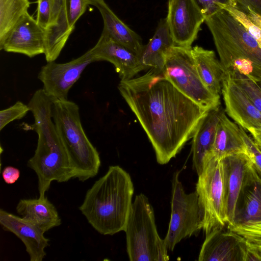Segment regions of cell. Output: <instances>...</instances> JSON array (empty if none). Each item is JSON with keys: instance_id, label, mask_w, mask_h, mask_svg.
<instances>
[{"instance_id": "d590c367", "label": "cell", "mask_w": 261, "mask_h": 261, "mask_svg": "<svg viewBox=\"0 0 261 261\" xmlns=\"http://www.w3.org/2000/svg\"><path fill=\"white\" fill-rule=\"evenodd\" d=\"M261 16V0H239Z\"/></svg>"}, {"instance_id": "cb8c5ba5", "label": "cell", "mask_w": 261, "mask_h": 261, "mask_svg": "<svg viewBox=\"0 0 261 261\" xmlns=\"http://www.w3.org/2000/svg\"><path fill=\"white\" fill-rule=\"evenodd\" d=\"M174 45L166 18L162 19L139 56L145 70L153 68L162 71L167 53Z\"/></svg>"}, {"instance_id": "7c38bea8", "label": "cell", "mask_w": 261, "mask_h": 261, "mask_svg": "<svg viewBox=\"0 0 261 261\" xmlns=\"http://www.w3.org/2000/svg\"><path fill=\"white\" fill-rule=\"evenodd\" d=\"M247 244L236 232L224 227L213 230L206 236L202 245L199 261H245Z\"/></svg>"}, {"instance_id": "7402d4cb", "label": "cell", "mask_w": 261, "mask_h": 261, "mask_svg": "<svg viewBox=\"0 0 261 261\" xmlns=\"http://www.w3.org/2000/svg\"><path fill=\"white\" fill-rule=\"evenodd\" d=\"M222 111L220 107L209 111L201 120L192 137L193 167L198 176L202 171L205 157L212 149Z\"/></svg>"}, {"instance_id": "ac0fdd59", "label": "cell", "mask_w": 261, "mask_h": 261, "mask_svg": "<svg viewBox=\"0 0 261 261\" xmlns=\"http://www.w3.org/2000/svg\"><path fill=\"white\" fill-rule=\"evenodd\" d=\"M88 4L100 12L103 22L102 32L139 57L144 47L140 36L119 18L104 0H88Z\"/></svg>"}, {"instance_id": "e575fe53", "label": "cell", "mask_w": 261, "mask_h": 261, "mask_svg": "<svg viewBox=\"0 0 261 261\" xmlns=\"http://www.w3.org/2000/svg\"><path fill=\"white\" fill-rule=\"evenodd\" d=\"M2 176L6 184H13L19 178L20 171L15 167L7 166L3 170Z\"/></svg>"}, {"instance_id": "83f0119b", "label": "cell", "mask_w": 261, "mask_h": 261, "mask_svg": "<svg viewBox=\"0 0 261 261\" xmlns=\"http://www.w3.org/2000/svg\"><path fill=\"white\" fill-rule=\"evenodd\" d=\"M227 227L243 237L249 246L261 251V220L228 225Z\"/></svg>"}, {"instance_id": "ba28073f", "label": "cell", "mask_w": 261, "mask_h": 261, "mask_svg": "<svg viewBox=\"0 0 261 261\" xmlns=\"http://www.w3.org/2000/svg\"><path fill=\"white\" fill-rule=\"evenodd\" d=\"M192 48V47H191ZM191 48L174 45L166 56L162 72L182 94L207 111L220 107V95L205 85L197 71Z\"/></svg>"}, {"instance_id": "484cf974", "label": "cell", "mask_w": 261, "mask_h": 261, "mask_svg": "<svg viewBox=\"0 0 261 261\" xmlns=\"http://www.w3.org/2000/svg\"><path fill=\"white\" fill-rule=\"evenodd\" d=\"M30 6L29 0H0V45Z\"/></svg>"}, {"instance_id": "9c48e42d", "label": "cell", "mask_w": 261, "mask_h": 261, "mask_svg": "<svg viewBox=\"0 0 261 261\" xmlns=\"http://www.w3.org/2000/svg\"><path fill=\"white\" fill-rule=\"evenodd\" d=\"M180 171L172 179L171 217L164 241L168 250L173 251L182 239L197 235L202 229L203 211L195 190L186 193L179 179Z\"/></svg>"}, {"instance_id": "f1b7e54d", "label": "cell", "mask_w": 261, "mask_h": 261, "mask_svg": "<svg viewBox=\"0 0 261 261\" xmlns=\"http://www.w3.org/2000/svg\"><path fill=\"white\" fill-rule=\"evenodd\" d=\"M230 76L240 86L255 108L261 112V88L257 83L240 75Z\"/></svg>"}, {"instance_id": "1f68e13d", "label": "cell", "mask_w": 261, "mask_h": 261, "mask_svg": "<svg viewBox=\"0 0 261 261\" xmlns=\"http://www.w3.org/2000/svg\"><path fill=\"white\" fill-rule=\"evenodd\" d=\"M239 127L241 136L246 147L247 154L251 160L254 168L261 175V150L247 134L245 129L240 126Z\"/></svg>"}, {"instance_id": "4fadbf2b", "label": "cell", "mask_w": 261, "mask_h": 261, "mask_svg": "<svg viewBox=\"0 0 261 261\" xmlns=\"http://www.w3.org/2000/svg\"><path fill=\"white\" fill-rule=\"evenodd\" d=\"M45 32L27 12L10 32L0 49L30 58L44 54Z\"/></svg>"}, {"instance_id": "4316f807", "label": "cell", "mask_w": 261, "mask_h": 261, "mask_svg": "<svg viewBox=\"0 0 261 261\" xmlns=\"http://www.w3.org/2000/svg\"><path fill=\"white\" fill-rule=\"evenodd\" d=\"M224 9L243 24L261 47V16L239 0H233Z\"/></svg>"}, {"instance_id": "d6986e66", "label": "cell", "mask_w": 261, "mask_h": 261, "mask_svg": "<svg viewBox=\"0 0 261 261\" xmlns=\"http://www.w3.org/2000/svg\"><path fill=\"white\" fill-rule=\"evenodd\" d=\"M222 160L226 176L228 225H231L239 194L253 164L248 155L244 153L230 155Z\"/></svg>"}, {"instance_id": "6da1fadb", "label": "cell", "mask_w": 261, "mask_h": 261, "mask_svg": "<svg viewBox=\"0 0 261 261\" xmlns=\"http://www.w3.org/2000/svg\"><path fill=\"white\" fill-rule=\"evenodd\" d=\"M118 90L146 133L159 164L168 163L192 138L209 112L179 91L162 70L121 80Z\"/></svg>"}, {"instance_id": "52a82bcc", "label": "cell", "mask_w": 261, "mask_h": 261, "mask_svg": "<svg viewBox=\"0 0 261 261\" xmlns=\"http://www.w3.org/2000/svg\"><path fill=\"white\" fill-rule=\"evenodd\" d=\"M196 191L203 211L202 230L205 236L228 224L226 176L223 160L210 154L204 158Z\"/></svg>"}, {"instance_id": "f546056e", "label": "cell", "mask_w": 261, "mask_h": 261, "mask_svg": "<svg viewBox=\"0 0 261 261\" xmlns=\"http://www.w3.org/2000/svg\"><path fill=\"white\" fill-rule=\"evenodd\" d=\"M30 111L28 105L17 101L11 107L0 111V130L11 122L24 117Z\"/></svg>"}, {"instance_id": "74e56055", "label": "cell", "mask_w": 261, "mask_h": 261, "mask_svg": "<svg viewBox=\"0 0 261 261\" xmlns=\"http://www.w3.org/2000/svg\"><path fill=\"white\" fill-rule=\"evenodd\" d=\"M257 84L259 86V87L261 88V82L257 83Z\"/></svg>"}, {"instance_id": "e0dca14e", "label": "cell", "mask_w": 261, "mask_h": 261, "mask_svg": "<svg viewBox=\"0 0 261 261\" xmlns=\"http://www.w3.org/2000/svg\"><path fill=\"white\" fill-rule=\"evenodd\" d=\"M261 220V175L253 165L239 194L231 225Z\"/></svg>"}, {"instance_id": "836d02e7", "label": "cell", "mask_w": 261, "mask_h": 261, "mask_svg": "<svg viewBox=\"0 0 261 261\" xmlns=\"http://www.w3.org/2000/svg\"><path fill=\"white\" fill-rule=\"evenodd\" d=\"M37 14L36 21L38 24L46 32L50 20L51 7L49 0H37Z\"/></svg>"}, {"instance_id": "4dcf8cb0", "label": "cell", "mask_w": 261, "mask_h": 261, "mask_svg": "<svg viewBox=\"0 0 261 261\" xmlns=\"http://www.w3.org/2000/svg\"><path fill=\"white\" fill-rule=\"evenodd\" d=\"M88 5V0H65L67 23L72 32L76 22L85 13Z\"/></svg>"}, {"instance_id": "5bb4252c", "label": "cell", "mask_w": 261, "mask_h": 261, "mask_svg": "<svg viewBox=\"0 0 261 261\" xmlns=\"http://www.w3.org/2000/svg\"><path fill=\"white\" fill-rule=\"evenodd\" d=\"M221 94L225 112L239 126L247 130L251 128L261 129V112L228 74H225L223 80Z\"/></svg>"}, {"instance_id": "3957f363", "label": "cell", "mask_w": 261, "mask_h": 261, "mask_svg": "<svg viewBox=\"0 0 261 261\" xmlns=\"http://www.w3.org/2000/svg\"><path fill=\"white\" fill-rule=\"evenodd\" d=\"M134 192L129 173L118 165L111 166L87 191L79 210L99 233L113 235L124 231Z\"/></svg>"}, {"instance_id": "9a60e30c", "label": "cell", "mask_w": 261, "mask_h": 261, "mask_svg": "<svg viewBox=\"0 0 261 261\" xmlns=\"http://www.w3.org/2000/svg\"><path fill=\"white\" fill-rule=\"evenodd\" d=\"M90 49L96 61H107L112 63L121 80L132 79L145 70L137 54L103 32L96 44Z\"/></svg>"}, {"instance_id": "5b68a950", "label": "cell", "mask_w": 261, "mask_h": 261, "mask_svg": "<svg viewBox=\"0 0 261 261\" xmlns=\"http://www.w3.org/2000/svg\"><path fill=\"white\" fill-rule=\"evenodd\" d=\"M52 115L74 169L75 178L85 181L95 177L99 170L100 159L83 129L78 105L68 99H55Z\"/></svg>"}, {"instance_id": "7a4b0ae2", "label": "cell", "mask_w": 261, "mask_h": 261, "mask_svg": "<svg viewBox=\"0 0 261 261\" xmlns=\"http://www.w3.org/2000/svg\"><path fill=\"white\" fill-rule=\"evenodd\" d=\"M54 100L40 89L35 92L28 104L34 116L32 127L38 135V142L27 165L37 175L40 198L45 197L53 181L64 182L75 178L70 158L53 119Z\"/></svg>"}, {"instance_id": "44dd1931", "label": "cell", "mask_w": 261, "mask_h": 261, "mask_svg": "<svg viewBox=\"0 0 261 261\" xmlns=\"http://www.w3.org/2000/svg\"><path fill=\"white\" fill-rule=\"evenodd\" d=\"M244 153L246 147L241 136L239 125L231 121L223 111L218 123L210 154L221 160L230 155Z\"/></svg>"}, {"instance_id": "603a6c76", "label": "cell", "mask_w": 261, "mask_h": 261, "mask_svg": "<svg viewBox=\"0 0 261 261\" xmlns=\"http://www.w3.org/2000/svg\"><path fill=\"white\" fill-rule=\"evenodd\" d=\"M16 210L21 217L34 223L45 232L62 223L56 207L46 197L20 199Z\"/></svg>"}, {"instance_id": "8992f818", "label": "cell", "mask_w": 261, "mask_h": 261, "mask_svg": "<svg viewBox=\"0 0 261 261\" xmlns=\"http://www.w3.org/2000/svg\"><path fill=\"white\" fill-rule=\"evenodd\" d=\"M126 249L131 261L169 259L164 239L160 237L153 208L146 195L136 196L124 229Z\"/></svg>"}, {"instance_id": "2e32d148", "label": "cell", "mask_w": 261, "mask_h": 261, "mask_svg": "<svg viewBox=\"0 0 261 261\" xmlns=\"http://www.w3.org/2000/svg\"><path fill=\"white\" fill-rule=\"evenodd\" d=\"M0 224L4 230L13 233L21 240L31 261H42L45 257V249L49 245V240L39 226L2 208Z\"/></svg>"}, {"instance_id": "30bf717a", "label": "cell", "mask_w": 261, "mask_h": 261, "mask_svg": "<svg viewBox=\"0 0 261 261\" xmlns=\"http://www.w3.org/2000/svg\"><path fill=\"white\" fill-rule=\"evenodd\" d=\"M94 62L96 60L89 49L80 57L66 63L47 62L41 67L38 78L43 84V90L49 96L55 99H68L71 88L86 68Z\"/></svg>"}, {"instance_id": "8d00e7d4", "label": "cell", "mask_w": 261, "mask_h": 261, "mask_svg": "<svg viewBox=\"0 0 261 261\" xmlns=\"http://www.w3.org/2000/svg\"><path fill=\"white\" fill-rule=\"evenodd\" d=\"M248 131L252 135L255 143L261 150V129L251 128Z\"/></svg>"}, {"instance_id": "8fae6325", "label": "cell", "mask_w": 261, "mask_h": 261, "mask_svg": "<svg viewBox=\"0 0 261 261\" xmlns=\"http://www.w3.org/2000/svg\"><path fill=\"white\" fill-rule=\"evenodd\" d=\"M166 19L174 45L191 48L205 17L193 0H168Z\"/></svg>"}, {"instance_id": "277c9868", "label": "cell", "mask_w": 261, "mask_h": 261, "mask_svg": "<svg viewBox=\"0 0 261 261\" xmlns=\"http://www.w3.org/2000/svg\"><path fill=\"white\" fill-rule=\"evenodd\" d=\"M225 74L261 82V47L243 24L225 9L205 18Z\"/></svg>"}, {"instance_id": "d4e9b609", "label": "cell", "mask_w": 261, "mask_h": 261, "mask_svg": "<svg viewBox=\"0 0 261 261\" xmlns=\"http://www.w3.org/2000/svg\"><path fill=\"white\" fill-rule=\"evenodd\" d=\"M191 53L203 83L213 93L220 95L222 82L226 74L215 52L195 46L191 48Z\"/></svg>"}, {"instance_id": "d6a6232c", "label": "cell", "mask_w": 261, "mask_h": 261, "mask_svg": "<svg viewBox=\"0 0 261 261\" xmlns=\"http://www.w3.org/2000/svg\"><path fill=\"white\" fill-rule=\"evenodd\" d=\"M205 17L230 5L233 0H193Z\"/></svg>"}, {"instance_id": "ffe728a7", "label": "cell", "mask_w": 261, "mask_h": 261, "mask_svg": "<svg viewBox=\"0 0 261 261\" xmlns=\"http://www.w3.org/2000/svg\"><path fill=\"white\" fill-rule=\"evenodd\" d=\"M51 7L50 24L45 32L44 55L47 62L59 56L72 32L66 18L65 0H49Z\"/></svg>"}]
</instances>
